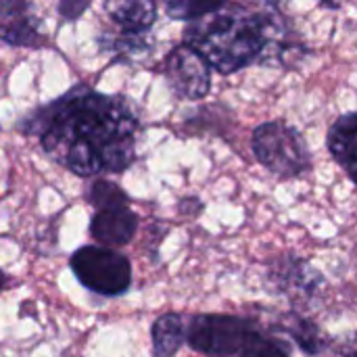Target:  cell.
Returning a JSON list of instances; mask_svg holds the SVG:
<instances>
[{"instance_id": "cell-1", "label": "cell", "mask_w": 357, "mask_h": 357, "mask_svg": "<svg viewBox=\"0 0 357 357\" xmlns=\"http://www.w3.org/2000/svg\"><path fill=\"white\" fill-rule=\"evenodd\" d=\"M15 130L33 136L44 155L73 176L96 180L132 167L140 117L123 94H107L79 82L27 111Z\"/></svg>"}, {"instance_id": "cell-2", "label": "cell", "mask_w": 357, "mask_h": 357, "mask_svg": "<svg viewBox=\"0 0 357 357\" xmlns=\"http://www.w3.org/2000/svg\"><path fill=\"white\" fill-rule=\"evenodd\" d=\"M284 21L274 4L226 2L197 21L186 23L182 44L197 50L222 75L253 63L280 59L284 52Z\"/></svg>"}, {"instance_id": "cell-3", "label": "cell", "mask_w": 357, "mask_h": 357, "mask_svg": "<svg viewBox=\"0 0 357 357\" xmlns=\"http://www.w3.org/2000/svg\"><path fill=\"white\" fill-rule=\"evenodd\" d=\"M86 201L94 209L88 230L98 247L121 249L132 243L140 220L130 207V195L119 184L96 178L86 188Z\"/></svg>"}, {"instance_id": "cell-4", "label": "cell", "mask_w": 357, "mask_h": 357, "mask_svg": "<svg viewBox=\"0 0 357 357\" xmlns=\"http://www.w3.org/2000/svg\"><path fill=\"white\" fill-rule=\"evenodd\" d=\"M266 331L253 318L197 314L186 320V345L209 357H234L253 345Z\"/></svg>"}, {"instance_id": "cell-5", "label": "cell", "mask_w": 357, "mask_h": 357, "mask_svg": "<svg viewBox=\"0 0 357 357\" xmlns=\"http://www.w3.org/2000/svg\"><path fill=\"white\" fill-rule=\"evenodd\" d=\"M255 159L274 176L293 180L312 169V155L303 134L287 121H266L251 134Z\"/></svg>"}, {"instance_id": "cell-6", "label": "cell", "mask_w": 357, "mask_h": 357, "mask_svg": "<svg viewBox=\"0 0 357 357\" xmlns=\"http://www.w3.org/2000/svg\"><path fill=\"white\" fill-rule=\"evenodd\" d=\"M75 280L92 295L115 299L132 289V261L117 249L82 245L69 255Z\"/></svg>"}, {"instance_id": "cell-7", "label": "cell", "mask_w": 357, "mask_h": 357, "mask_svg": "<svg viewBox=\"0 0 357 357\" xmlns=\"http://www.w3.org/2000/svg\"><path fill=\"white\" fill-rule=\"evenodd\" d=\"M161 75L180 100H203L211 92V67L190 46H174L161 61Z\"/></svg>"}, {"instance_id": "cell-8", "label": "cell", "mask_w": 357, "mask_h": 357, "mask_svg": "<svg viewBox=\"0 0 357 357\" xmlns=\"http://www.w3.org/2000/svg\"><path fill=\"white\" fill-rule=\"evenodd\" d=\"M0 42L27 50H40L48 44L44 23L31 2L0 0Z\"/></svg>"}, {"instance_id": "cell-9", "label": "cell", "mask_w": 357, "mask_h": 357, "mask_svg": "<svg viewBox=\"0 0 357 357\" xmlns=\"http://www.w3.org/2000/svg\"><path fill=\"white\" fill-rule=\"evenodd\" d=\"M270 282L287 297L312 299L320 284H324V278L307 261L295 255H284L274 268H270Z\"/></svg>"}, {"instance_id": "cell-10", "label": "cell", "mask_w": 357, "mask_h": 357, "mask_svg": "<svg viewBox=\"0 0 357 357\" xmlns=\"http://www.w3.org/2000/svg\"><path fill=\"white\" fill-rule=\"evenodd\" d=\"M105 13L109 15L111 23L117 31L123 33H151L157 21V4L151 0H117L105 2Z\"/></svg>"}, {"instance_id": "cell-11", "label": "cell", "mask_w": 357, "mask_h": 357, "mask_svg": "<svg viewBox=\"0 0 357 357\" xmlns=\"http://www.w3.org/2000/svg\"><path fill=\"white\" fill-rule=\"evenodd\" d=\"M328 151L343 167L349 180L357 184V113L341 115L328 130Z\"/></svg>"}, {"instance_id": "cell-12", "label": "cell", "mask_w": 357, "mask_h": 357, "mask_svg": "<svg viewBox=\"0 0 357 357\" xmlns=\"http://www.w3.org/2000/svg\"><path fill=\"white\" fill-rule=\"evenodd\" d=\"M186 320L182 314H163L153 322V357H176L182 345H186Z\"/></svg>"}, {"instance_id": "cell-13", "label": "cell", "mask_w": 357, "mask_h": 357, "mask_svg": "<svg viewBox=\"0 0 357 357\" xmlns=\"http://www.w3.org/2000/svg\"><path fill=\"white\" fill-rule=\"evenodd\" d=\"M96 44L102 52H109L113 61L117 63H130L136 56H142L151 52L153 42L149 33L136 36V33H123V31H100L96 36Z\"/></svg>"}, {"instance_id": "cell-14", "label": "cell", "mask_w": 357, "mask_h": 357, "mask_svg": "<svg viewBox=\"0 0 357 357\" xmlns=\"http://www.w3.org/2000/svg\"><path fill=\"white\" fill-rule=\"evenodd\" d=\"M280 331H284L287 335H291V339L297 343V347L310 357L320 356L326 347V341L318 328L316 322H312L310 318H303V316H297V314H291L287 316L284 324L280 326Z\"/></svg>"}, {"instance_id": "cell-15", "label": "cell", "mask_w": 357, "mask_h": 357, "mask_svg": "<svg viewBox=\"0 0 357 357\" xmlns=\"http://www.w3.org/2000/svg\"><path fill=\"white\" fill-rule=\"evenodd\" d=\"M226 2H165L167 17L176 21H197L213 10H220Z\"/></svg>"}, {"instance_id": "cell-16", "label": "cell", "mask_w": 357, "mask_h": 357, "mask_svg": "<svg viewBox=\"0 0 357 357\" xmlns=\"http://www.w3.org/2000/svg\"><path fill=\"white\" fill-rule=\"evenodd\" d=\"M234 357H291V347L287 341L278 337H270L268 333L261 335L253 345Z\"/></svg>"}, {"instance_id": "cell-17", "label": "cell", "mask_w": 357, "mask_h": 357, "mask_svg": "<svg viewBox=\"0 0 357 357\" xmlns=\"http://www.w3.org/2000/svg\"><path fill=\"white\" fill-rule=\"evenodd\" d=\"M90 6H92L90 0H61L56 4V13L63 21L71 23V21H77Z\"/></svg>"}, {"instance_id": "cell-18", "label": "cell", "mask_w": 357, "mask_h": 357, "mask_svg": "<svg viewBox=\"0 0 357 357\" xmlns=\"http://www.w3.org/2000/svg\"><path fill=\"white\" fill-rule=\"evenodd\" d=\"M8 284H10L8 274H6L4 270H0V293H2V291H6V289H8Z\"/></svg>"}, {"instance_id": "cell-19", "label": "cell", "mask_w": 357, "mask_h": 357, "mask_svg": "<svg viewBox=\"0 0 357 357\" xmlns=\"http://www.w3.org/2000/svg\"><path fill=\"white\" fill-rule=\"evenodd\" d=\"M341 357H357V351H349V354H345V356Z\"/></svg>"}]
</instances>
